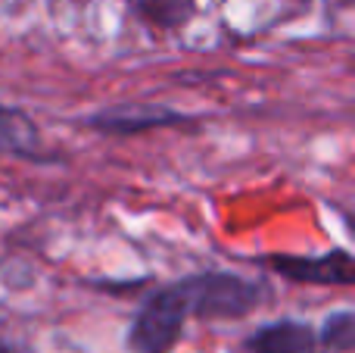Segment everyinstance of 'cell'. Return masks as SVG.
<instances>
[{
	"label": "cell",
	"mask_w": 355,
	"mask_h": 353,
	"mask_svg": "<svg viewBox=\"0 0 355 353\" xmlns=\"http://www.w3.org/2000/svg\"><path fill=\"white\" fill-rule=\"evenodd\" d=\"M187 319H190V306L181 291V281L162 288V291H156L144 304V310L131 322L128 350L131 353H172Z\"/></svg>",
	"instance_id": "obj_1"
},
{
	"label": "cell",
	"mask_w": 355,
	"mask_h": 353,
	"mask_svg": "<svg viewBox=\"0 0 355 353\" xmlns=\"http://www.w3.org/2000/svg\"><path fill=\"white\" fill-rule=\"evenodd\" d=\"M181 291L187 297L190 316L200 319H240L259 306L262 288L256 281L237 279V275H193L181 281Z\"/></svg>",
	"instance_id": "obj_2"
},
{
	"label": "cell",
	"mask_w": 355,
	"mask_h": 353,
	"mask_svg": "<svg viewBox=\"0 0 355 353\" xmlns=\"http://www.w3.org/2000/svg\"><path fill=\"white\" fill-rule=\"evenodd\" d=\"M271 266L281 275L293 281H309V285H352L355 279V263L346 250H334V254L315 256V260H302V256H277Z\"/></svg>",
	"instance_id": "obj_3"
},
{
	"label": "cell",
	"mask_w": 355,
	"mask_h": 353,
	"mask_svg": "<svg viewBox=\"0 0 355 353\" xmlns=\"http://www.w3.org/2000/svg\"><path fill=\"white\" fill-rule=\"evenodd\" d=\"M246 347H250V353H315L318 350V335L312 331V325L284 319V322L265 325L262 331H256L246 341Z\"/></svg>",
	"instance_id": "obj_4"
},
{
	"label": "cell",
	"mask_w": 355,
	"mask_h": 353,
	"mask_svg": "<svg viewBox=\"0 0 355 353\" xmlns=\"http://www.w3.org/2000/svg\"><path fill=\"white\" fill-rule=\"evenodd\" d=\"M0 150L16 156H37V150H41L35 122L22 110L0 106Z\"/></svg>",
	"instance_id": "obj_5"
},
{
	"label": "cell",
	"mask_w": 355,
	"mask_h": 353,
	"mask_svg": "<svg viewBox=\"0 0 355 353\" xmlns=\"http://www.w3.org/2000/svg\"><path fill=\"white\" fill-rule=\"evenodd\" d=\"M355 341V319L352 313H337L324 322V331H321L318 344H327L331 350H349Z\"/></svg>",
	"instance_id": "obj_6"
},
{
	"label": "cell",
	"mask_w": 355,
	"mask_h": 353,
	"mask_svg": "<svg viewBox=\"0 0 355 353\" xmlns=\"http://www.w3.org/2000/svg\"><path fill=\"white\" fill-rule=\"evenodd\" d=\"M144 6L159 22H178V19L187 16L190 0H144Z\"/></svg>",
	"instance_id": "obj_7"
},
{
	"label": "cell",
	"mask_w": 355,
	"mask_h": 353,
	"mask_svg": "<svg viewBox=\"0 0 355 353\" xmlns=\"http://www.w3.org/2000/svg\"><path fill=\"white\" fill-rule=\"evenodd\" d=\"M0 353H12V350H10V347H3V344H0Z\"/></svg>",
	"instance_id": "obj_8"
}]
</instances>
